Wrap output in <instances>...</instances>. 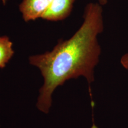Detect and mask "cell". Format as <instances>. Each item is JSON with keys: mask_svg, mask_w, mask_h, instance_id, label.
I'll use <instances>...</instances> for the list:
<instances>
[{"mask_svg": "<svg viewBox=\"0 0 128 128\" xmlns=\"http://www.w3.org/2000/svg\"><path fill=\"white\" fill-rule=\"evenodd\" d=\"M102 7L98 2L88 3L82 23L71 38L59 41L50 51L28 58L44 80L37 102L40 111L49 112L53 92L68 80L83 76L90 85L95 80L94 70L102 51L98 37L104 29Z\"/></svg>", "mask_w": 128, "mask_h": 128, "instance_id": "cell-1", "label": "cell"}, {"mask_svg": "<svg viewBox=\"0 0 128 128\" xmlns=\"http://www.w3.org/2000/svg\"><path fill=\"white\" fill-rule=\"evenodd\" d=\"M52 0H22L19 11L25 22L42 18L50 7Z\"/></svg>", "mask_w": 128, "mask_h": 128, "instance_id": "cell-2", "label": "cell"}, {"mask_svg": "<svg viewBox=\"0 0 128 128\" xmlns=\"http://www.w3.org/2000/svg\"><path fill=\"white\" fill-rule=\"evenodd\" d=\"M75 0H52L50 7L42 19L59 22L66 19L72 10Z\"/></svg>", "mask_w": 128, "mask_h": 128, "instance_id": "cell-3", "label": "cell"}, {"mask_svg": "<svg viewBox=\"0 0 128 128\" xmlns=\"http://www.w3.org/2000/svg\"><path fill=\"white\" fill-rule=\"evenodd\" d=\"M14 54L13 43L7 36L0 35V68H3Z\"/></svg>", "mask_w": 128, "mask_h": 128, "instance_id": "cell-4", "label": "cell"}, {"mask_svg": "<svg viewBox=\"0 0 128 128\" xmlns=\"http://www.w3.org/2000/svg\"><path fill=\"white\" fill-rule=\"evenodd\" d=\"M120 64L124 69L128 70V53H126L122 56Z\"/></svg>", "mask_w": 128, "mask_h": 128, "instance_id": "cell-5", "label": "cell"}, {"mask_svg": "<svg viewBox=\"0 0 128 128\" xmlns=\"http://www.w3.org/2000/svg\"><path fill=\"white\" fill-rule=\"evenodd\" d=\"M97 2L102 6H104L108 4V0H97Z\"/></svg>", "mask_w": 128, "mask_h": 128, "instance_id": "cell-6", "label": "cell"}, {"mask_svg": "<svg viewBox=\"0 0 128 128\" xmlns=\"http://www.w3.org/2000/svg\"><path fill=\"white\" fill-rule=\"evenodd\" d=\"M8 0H1V1H2V3L4 5H6V3H7Z\"/></svg>", "mask_w": 128, "mask_h": 128, "instance_id": "cell-7", "label": "cell"}, {"mask_svg": "<svg viewBox=\"0 0 128 128\" xmlns=\"http://www.w3.org/2000/svg\"><path fill=\"white\" fill-rule=\"evenodd\" d=\"M92 128H97V126H96V125H94H94H93V126H92Z\"/></svg>", "mask_w": 128, "mask_h": 128, "instance_id": "cell-8", "label": "cell"}]
</instances>
